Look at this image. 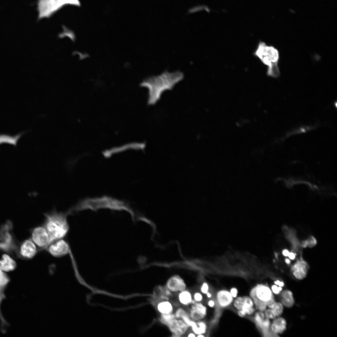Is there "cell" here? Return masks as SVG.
<instances>
[{"label": "cell", "mask_w": 337, "mask_h": 337, "mask_svg": "<svg viewBox=\"0 0 337 337\" xmlns=\"http://www.w3.org/2000/svg\"><path fill=\"white\" fill-rule=\"evenodd\" d=\"M183 73L180 71L169 72L165 71L159 75L145 79L141 85L148 90V102L149 104L156 103L165 91L172 90L175 86L184 78Z\"/></svg>", "instance_id": "1"}, {"label": "cell", "mask_w": 337, "mask_h": 337, "mask_svg": "<svg viewBox=\"0 0 337 337\" xmlns=\"http://www.w3.org/2000/svg\"><path fill=\"white\" fill-rule=\"evenodd\" d=\"M100 208L124 210L131 213L132 211L124 202L106 196L86 198L81 199L69 210L72 214L86 210L96 211Z\"/></svg>", "instance_id": "2"}, {"label": "cell", "mask_w": 337, "mask_h": 337, "mask_svg": "<svg viewBox=\"0 0 337 337\" xmlns=\"http://www.w3.org/2000/svg\"><path fill=\"white\" fill-rule=\"evenodd\" d=\"M69 215L68 211L58 212L55 209L44 214V220L43 225L49 234L51 243L63 238L67 235L70 229L67 221Z\"/></svg>", "instance_id": "3"}, {"label": "cell", "mask_w": 337, "mask_h": 337, "mask_svg": "<svg viewBox=\"0 0 337 337\" xmlns=\"http://www.w3.org/2000/svg\"><path fill=\"white\" fill-rule=\"evenodd\" d=\"M253 54L264 65L267 66V76L273 78L277 77L280 76V71L278 66L279 53L276 48L260 41Z\"/></svg>", "instance_id": "4"}, {"label": "cell", "mask_w": 337, "mask_h": 337, "mask_svg": "<svg viewBox=\"0 0 337 337\" xmlns=\"http://www.w3.org/2000/svg\"><path fill=\"white\" fill-rule=\"evenodd\" d=\"M79 6V0H39L37 3L38 18L49 17L64 6Z\"/></svg>", "instance_id": "5"}, {"label": "cell", "mask_w": 337, "mask_h": 337, "mask_svg": "<svg viewBox=\"0 0 337 337\" xmlns=\"http://www.w3.org/2000/svg\"><path fill=\"white\" fill-rule=\"evenodd\" d=\"M250 294L256 309L260 311H264L268 305L275 299L271 290L263 284L255 286L251 290Z\"/></svg>", "instance_id": "6"}, {"label": "cell", "mask_w": 337, "mask_h": 337, "mask_svg": "<svg viewBox=\"0 0 337 337\" xmlns=\"http://www.w3.org/2000/svg\"><path fill=\"white\" fill-rule=\"evenodd\" d=\"M30 238L40 251L45 250L51 243L49 234L43 225L36 227L31 230Z\"/></svg>", "instance_id": "7"}, {"label": "cell", "mask_w": 337, "mask_h": 337, "mask_svg": "<svg viewBox=\"0 0 337 337\" xmlns=\"http://www.w3.org/2000/svg\"><path fill=\"white\" fill-rule=\"evenodd\" d=\"M71 250L69 242L63 238L50 243L45 250L52 256L60 258L68 255Z\"/></svg>", "instance_id": "8"}, {"label": "cell", "mask_w": 337, "mask_h": 337, "mask_svg": "<svg viewBox=\"0 0 337 337\" xmlns=\"http://www.w3.org/2000/svg\"><path fill=\"white\" fill-rule=\"evenodd\" d=\"M40 251L38 248L30 238L25 240L21 244L19 249L20 256L27 260L34 258Z\"/></svg>", "instance_id": "9"}, {"label": "cell", "mask_w": 337, "mask_h": 337, "mask_svg": "<svg viewBox=\"0 0 337 337\" xmlns=\"http://www.w3.org/2000/svg\"><path fill=\"white\" fill-rule=\"evenodd\" d=\"M10 281V278L8 276L0 269V320L2 326L8 325L2 315L0 307L2 302L6 298L4 291Z\"/></svg>", "instance_id": "10"}, {"label": "cell", "mask_w": 337, "mask_h": 337, "mask_svg": "<svg viewBox=\"0 0 337 337\" xmlns=\"http://www.w3.org/2000/svg\"><path fill=\"white\" fill-rule=\"evenodd\" d=\"M206 307L200 302L194 303L190 310V316L194 321H198L204 318L207 314Z\"/></svg>", "instance_id": "11"}, {"label": "cell", "mask_w": 337, "mask_h": 337, "mask_svg": "<svg viewBox=\"0 0 337 337\" xmlns=\"http://www.w3.org/2000/svg\"><path fill=\"white\" fill-rule=\"evenodd\" d=\"M308 266L307 264L304 261L297 262L292 266L291 269L292 273L297 279L302 280L306 276Z\"/></svg>", "instance_id": "12"}, {"label": "cell", "mask_w": 337, "mask_h": 337, "mask_svg": "<svg viewBox=\"0 0 337 337\" xmlns=\"http://www.w3.org/2000/svg\"><path fill=\"white\" fill-rule=\"evenodd\" d=\"M168 325L171 331L175 335L183 334L188 329V325L182 320L174 319Z\"/></svg>", "instance_id": "13"}, {"label": "cell", "mask_w": 337, "mask_h": 337, "mask_svg": "<svg viewBox=\"0 0 337 337\" xmlns=\"http://www.w3.org/2000/svg\"><path fill=\"white\" fill-rule=\"evenodd\" d=\"M167 287L173 292L181 291L185 290L186 285L183 281L179 277L174 276L168 281Z\"/></svg>", "instance_id": "14"}, {"label": "cell", "mask_w": 337, "mask_h": 337, "mask_svg": "<svg viewBox=\"0 0 337 337\" xmlns=\"http://www.w3.org/2000/svg\"><path fill=\"white\" fill-rule=\"evenodd\" d=\"M15 261L9 255L3 254L0 259V269L4 272L14 270L16 267Z\"/></svg>", "instance_id": "15"}, {"label": "cell", "mask_w": 337, "mask_h": 337, "mask_svg": "<svg viewBox=\"0 0 337 337\" xmlns=\"http://www.w3.org/2000/svg\"><path fill=\"white\" fill-rule=\"evenodd\" d=\"M286 320L283 317L279 316L274 319L271 328L272 332L275 334H281L286 330Z\"/></svg>", "instance_id": "16"}, {"label": "cell", "mask_w": 337, "mask_h": 337, "mask_svg": "<svg viewBox=\"0 0 337 337\" xmlns=\"http://www.w3.org/2000/svg\"><path fill=\"white\" fill-rule=\"evenodd\" d=\"M217 301L222 307H226L230 305L233 300V297L230 292L226 290L219 291L217 294Z\"/></svg>", "instance_id": "17"}, {"label": "cell", "mask_w": 337, "mask_h": 337, "mask_svg": "<svg viewBox=\"0 0 337 337\" xmlns=\"http://www.w3.org/2000/svg\"><path fill=\"white\" fill-rule=\"evenodd\" d=\"M281 302L285 307H292L295 303L292 292L289 290L283 291L281 294Z\"/></svg>", "instance_id": "18"}, {"label": "cell", "mask_w": 337, "mask_h": 337, "mask_svg": "<svg viewBox=\"0 0 337 337\" xmlns=\"http://www.w3.org/2000/svg\"><path fill=\"white\" fill-rule=\"evenodd\" d=\"M24 133V132H21L13 136L7 134H0V145L3 144H7L16 146L18 140Z\"/></svg>", "instance_id": "19"}, {"label": "cell", "mask_w": 337, "mask_h": 337, "mask_svg": "<svg viewBox=\"0 0 337 337\" xmlns=\"http://www.w3.org/2000/svg\"><path fill=\"white\" fill-rule=\"evenodd\" d=\"M255 320L257 325L262 329H268L270 326L269 319L266 316L263 311H259L257 312Z\"/></svg>", "instance_id": "20"}, {"label": "cell", "mask_w": 337, "mask_h": 337, "mask_svg": "<svg viewBox=\"0 0 337 337\" xmlns=\"http://www.w3.org/2000/svg\"><path fill=\"white\" fill-rule=\"evenodd\" d=\"M246 304L254 306L253 301L250 297L248 296H241L237 297L234 301L233 305L238 310L242 309Z\"/></svg>", "instance_id": "21"}, {"label": "cell", "mask_w": 337, "mask_h": 337, "mask_svg": "<svg viewBox=\"0 0 337 337\" xmlns=\"http://www.w3.org/2000/svg\"><path fill=\"white\" fill-rule=\"evenodd\" d=\"M157 309L161 314H167L172 313L173 308L172 304L170 302L164 301L158 304Z\"/></svg>", "instance_id": "22"}, {"label": "cell", "mask_w": 337, "mask_h": 337, "mask_svg": "<svg viewBox=\"0 0 337 337\" xmlns=\"http://www.w3.org/2000/svg\"><path fill=\"white\" fill-rule=\"evenodd\" d=\"M180 302L183 305H188L192 303V296L188 291L183 290L180 291L178 295Z\"/></svg>", "instance_id": "23"}, {"label": "cell", "mask_w": 337, "mask_h": 337, "mask_svg": "<svg viewBox=\"0 0 337 337\" xmlns=\"http://www.w3.org/2000/svg\"><path fill=\"white\" fill-rule=\"evenodd\" d=\"M283 306L281 302H276L271 308L276 317L280 316L282 315L284 310Z\"/></svg>", "instance_id": "24"}, {"label": "cell", "mask_w": 337, "mask_h": 337, "mask_svg": "<svg viewBox=\"0 0 337 337\" xmlns=\"http://www.w3.org/2000/svg\"><path fill=\"white\" fill-rule=\"evenodd\" d=\"M197 324V329L196 334H204L207 330V326L205 323L202 321H199Z\"/></svg>", "instance_id": "25"}, {"label": "cell", "mask_w": 337, "mask_h": 337, "mask_svg": "<svg viewBox=\"0 0 337 337\" xmlns=\"http://www.w3.org/2000/svg\"><path fill=\"white\" fill-rule=\"evenodd\" d=\"M162 315L161 320L163 322L167 324L174 319L175 317V315L172 313Z\"/></svg>", "instance_id": "26"}, {"label": "cell", "mask_w": 337, "mask_h": 337, "mask_svg": "<svg viewBox=\"0 0 337 337\" xmlns=\"http://www.w3.org/2000/svg\"><path fill=\"white\" fill-rule=\"evenodd\" d=\"M264 311L265 315L269 319H274L276 317L271 308L266 309Z\"/></svg>", "instance_id": "27"}, {"label": "cell", "mask_w": 337, "mask_h": 337, "mask_svg": "<svg viewBox=\"0 0 337 337\" xmlns=\"http://www.w3.org/2000/svg\"><path fill=\"white\" fill-rule=\"evenodd\" d=\"M193 297L195 301L197 302H200L203 299V296L202 294L199 292L195 293L193 295Z\"/></svg>", "instance_id": "28"}, {"label": "cell", "mask_w": 337, "mask_h": 337, "mask_svg": "<svg viewBox=\"0 0 337 337\" xmlns=\"http://www.w3.org/2000/svg\"><path fill=\"white\" fill-rule=\"evenodd\" d=\"M271 288V291L276 294H279L282 289V287L278 286L276 285L272 286Z\"/></svg>", "instance_id": "29"}, {"label": "cell", "mask_w": 337, "mask_h": 337, "mask_svg": "<svg viewBox=\"0 0 337 337\" xmlns=\"http://www.w3.org/2000/svg\"><path fill=\"white\" fill-rule=\"evenodd\" d=\"M200 290L202 293L206 294L208 292L209 290V286L208 284L206 282L203 283L201 287Z\"/></svg>", "instance_id": "30"}, {"label": "cell", "mask_w": 337, "mask_h": 337, "mask_svg": "<svg viewBox=\"0 0 337 337\" xmlns=\"http://www.w3.org/2000/svg\"><path fill=\"white\" fill-rule=\"evenodd\" d=\"M186 314L185 311L182 309H179L177 310L175 315V317L179 318L182 317L183 315Z\"/></svg>", "instance_id": "31"}, {"label": "cell", "mask_w": 337, "mask_h": 337, "mask_svg": "<svg viewBox=\"0 0 337 337\" xmlns=\"http://www.w3.org/2000/svg\"><path fill=\"white\" fill-rule=\"evenodd\" d=\"M230 292L233 298L237 297L238 293V291L237 289L235 287L232 288L231 289Z\"/></svg>", "instance_id": "32"}, {"label": "cell", "mask_w": 337, "mask_h": 337, "mask_svg": "<svg viewBox=\"0 0 337 337\" xmlns=\"http://www.w3.org/2000/svg\"><path fill=\"white\" fill-rule=\"evenodd\" d=\"M237 314L241 317H244L247 315L246 313L242 309L238 310Z\"/></svg>", "instance_id": "33"}, {"label": "cell", "mask_w": 337, "mask_h": 337, "mask_svg": "<svg viewBox=\"0 0 337 337\" xmlns=\"http://www.w3.org/2000/svg\"><path fill=\"white\" fill-rule=\"evenodd\" d=\"M274 283L276 285L281 287L283 286L284 285V283L283 282L279 280H276L275 281Z\"/></svg>", "instance_id": "34"}, {"label": "cell", "mask_w": 337, "mask_h": 337, "mask_svg": "<svg viewBox=\"0 0 337 337\" xmlns=\"http://www.w3.org/2000/svg\"><path fill=\"white\" fill-rule=\"evenodd\" d=\"M208 305L210 307H213L215 305V303L214 301L212 300H209L208 301Z\"/></svg>", "instance_id": "35"}, {"label": "cell", "mask_w": 337, "mask_h": 337, "mask_svg": "<svg viewBox=\"0 0 337 337\" xmlns=\"http://www.w3.org/2000/svg\"><path fill=\"white\" fill-rule=\"evenodd\" d=\"M288 256L291 259H294L295 257V255L293 253H289Z\"/></svg>", "instance_id": "36"}, {"label": "cell", "mask_w": 337, "mask_h": 337, "mask_svg": "<svg viewBox=\"0 0 337 337\" xmlns=\"http://www.w3.org/2000/svg\"><path fill=\"white\" fill-rule=\"evenodd\" d=\"M289 253V252L286 250H284L283 252V254L285 256H288Z\"/></svg>", "instance_id": "37"}, {"label": "cell", "mask_w": 337, "mask_h": 337, "mask_svg": "<svg viewBox=\"0 0 337 337\" xmlns=\"http://www.w3.org/2000/svg\"><path fill=\"white\" fill-rule=\"evenodd\" d=\"M188 336L189 337H195L196 336H195V334H194L193 333H190L189 334H188Z\"/></svg>", "instance_id": "38"}, {"label": "cell", "mask_w": 337, "mask_h": 337, "mask_svg": "<svg viewBox=\"0 0 337 337\" xmlns=\"http://www.w3.org/2000/svg\"><path fill=\"white\" fill-rule=\"evenodd\" d=\"M206 295H207V297H208V298H211V294H210V293L209 292H207V293H206Z\"/></svg>", "instance_id": "39"}, {"label": "cell", "mask_w": 337, "mask_h": 337, "mask_svg": "<svg viewBox=\"0 0 337 337\" xmlns=\"http://www.w3.org/2000/svg\"><path fill=\"white\" fill-rule=\"evenodd\" d=\"M204 335L203 334H199L198 335L197 337H204Z\"/></svg>", "instance_id": "40"}, {"label": "cell", "mask_w": 337, "mask_h": 337, "mask_svg": "<svg viewBox=\"0 0 337 337\" xmlns=\"http://www.w3.org/2000/svg\"><path fill=\"white\" fill-rule=\"evenodd\" d=\"M286 262L287 263L289 264L290 263V261L289 260L287 259L286 260Z\"/></svg>", "instance_id": "41"}]
</instances>
